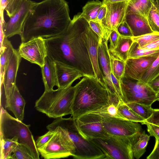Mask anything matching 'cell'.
<instances>
[{
    "instance_id": "f35d334b",
    "label": "cell",
    "mask_w": 159,
    "mask_h": 159,
    "mask_svg": "<svg viewBox=\"0 0 159 159\" xmlns=\"http://www.w3.org/2000/svg\"><path fill=\"white\" fill-rule=\"evenodd\" d=\"M119 35L124 37H133L132 31L129 26L124 20L118 26L116 29Z\"/></svg>"
},
{
    "instance_id": "d6a6232c",
    "label": "cell",
    "mask_w": 159,
    "mask_h": 159,
    "mask_svg": "<svg viewBox=\"0 0 159 159\" xmlns=\"http://www.w3.org/2000/svg\"><path fill=\"white\" fill-rule=\"evenodd\" d=\"M159 53V50H149L140 48L138 43L134 42L129 50L128 59L154 55Z\"/></svg>"
},
{
    "instance_id": "5b68a950",
    "label": "cell",
    "mask_w": 159,
    "mask_h": 159,
    "mask_svg": "<svg viewBox=\"0 0 159 159\" xmlns=\"http://www.w3.org/2000/svg\"><path fill=\"white\" fill-rule=\"evenodd\" d=\"M75 93L74 86L44 91L36 101L35 107L50 118H57L72 114V105Z\"/></svg>"
},
{
    "instance_id": "277c9868",
    "label": "cell",
    "mask_w": 159,
    "mask_h": 159,
    "mask_svg": "<svg viewBox=\"0 0 159 159\" xmlns=\"http://www.w3.org/2000/svg\"><path fill=\"white\" fill-rule=\"evenodd\" d=\"M48 130L57 129L66 138L72 149V157L77 159H103V152L90 140L80 133L72 117L56 118L46 127Z\"/></svg>"
},
{
    "instance_id": "8992f818",
    "label": "cell",
    "mask_w": 159,
    "mask_h": 159,
    "mask_svg": "<svg viewBox=\"0 0 159 159\" xmlns=\"http://www.w3.org/2000/svg\"><path fill=\"white\" fill-rule=\"evenodd\" d=\"M1 109L0 139L16 137L19 143L30 151L34 159H39L40 154L29 128L30 125L12 116L3 107Z\"/></svg>"
},
{
    "instance_id": "f907efd6",
    "label": "cell",
    "mask_w": 159,
    "mask_h": 159,
    "mask_svg": "<svg viewBox=\"0 0 159 159\" xmlns=\"http://www.w3.org/2000/svg\"><path fill=\"white\" fill-rule=\"evenodd\" d=\"M156 78H159V75Z\"/></svg>"
},
{
    "instance_id": "2e32d148",
    "label": "cell",
    "mask_w": 159,
    "mask_h": 159,
    "mask_svg": "<svg viewBox=\"0 0 159 159\" xmlns=\"http://www.w3.org/2000/svg\"><path fill=\"white\" fill-rule=\"evenodd\" d=\"M108 40L102 39L99 41L98 58L103 74L105 88L118 102H121L113 84L111 77V70L109 55Z\"/></svg>"
},
{
    "instance_id": "7c38bea8",
    "label": "cell",
    "mask_w": 159,
    "mask_h": 159,
    "mask_svg": "<svg viewBox=\"0 0 159 159\" xmlns=\"http://www.w3.org/2000/svg\"><path fill=\"white\" fill-rule=\"evenodd\" d=\"M101 116L103 118L104 129L109 135L120 138H128L142 132L141 126L137 122Z\"/></svg>"
},
{
    "instance_id": "9c48e42d",
    "label": "cell",
    "mask_w": 159,
    "mask_h": 159,
    "mask_svg": "<svg viewBox=\"0 0 159 159\" xmlns=\"http://www.w3.org/2000/svg\"><path fill=\"white\" fill-rule=\"evenodd\" d=\"M52 131L54 133L51 138L43 146L37 148L41 157L51 159L72 156V148L65 135L57 129Z\"/></svg>"
},
{
    "instance_id": "60d3db41",
    "label": "cell",
    "mask_w": 159,
    "mask_h": 159,
    "mask_svg": "<svg viewBox=\"0 0 159 159\" xmlns=\"http://www.w3.org/2000/svg\"><path fill=\"white\" fill-rule=\"evenodd\" d=\"M119 36L117 30H114L111 32L108 40L109 42V51H112L115 48L117 44Z\"/></svg>"
},
{
    "instance_id": "4316f807",
    "label": "cell",
    "mask_w": 159,
    "mask_h": 159,
    "mask_svg": "<svg viewBox=\"0 0 159 159\" xmlns=\"http://www.w3.org/2000/svg\"><path fill=\"white\" fill-rule=\"evenodd\" d=\"M111 72L120 84L124 76L125 62L113 55L109 51Z\"/></svg>"
},
{
    "instance_id": "ba28073f",
    "label": "cell",
    "mask_w": 159,
    "mask_h": 159,
    "mask_svg": "<svg viewBox=\"0 0 159 159\" xmlns=\"http://www.w3.org/2000/svg\"><path fill=\"white\" fill-rule=\"evenodd\" d=\"M122 102H135L151 106L156 101V94L148 83L124 76L120 83Z\"/></svg>"
},
{
    "instance_id": "cb8c5ba5",
    "label": "cell",
    "mask_w": 159,
    "mask_h": 159,
    "mask_svg": "<svg viewBox=\"0 0 159 159\" xmlns=\"http://www.w3.org/2000/svg\"><path fill=\"white\" fill-rule=\"evenodd\" d=\"M154 0H130L128 1L126 13H133L147 18Z\"/></svg>"
},
{
    "instance_id": "ab89813d",
    "label": "cell",
    "mask_w": 159,
    "mask_h": 159,
    "mask_svg": "<svg viewBox=\"0 0 159 159\" xmlns=\"http://www.w3.org/2000/svg\"><path fill=\"white\" fill-rule=\"evenodd\" d=\"M54 133V131L48 130L43 135L39 137L35 142L37 148L41 147L48 141L53 136Z\"/></svg>"
},
{
    "instance_id": "d6986e66",
    "label": "cell",
    "mask_w": 159,
    "mask_h": 159,
    "mask_svg": "<svg viewBox=\"0 0 159 159\" xmlns=\"http://www.w3.org/2000/svg\"><path fill=\"white\" fill-rule=\"evenodd\" d=\"M21 58L17 51L15 49L6 68L3 83L5 100L16 85V77Z\"/></svg>"
},
{
    "instance_id": "681fc988",
    "label": "cell",
    "mask_w": 159,
    "mask_h": 159,
    "mask_svg": "<svg viewBox=\"0 0 159 159\" xmlns=\"http://www.w3.org/2000/svg\"><path fill=\"white\" fill-rule=\"evenodd\" d=\"M130 0H103L102 3L105 4L107 3H116L124 1H128Z\"/></svg>"
},
{
    "instance_id": "7dc6e473",
    "label": "cell",
    "mask_w": 159,
    "mask_h": 159,
    "mask_svg": "<svg viewBox=\"0 0 159 159\" xmlns=\"http://www.w3.org/2000/svg\"><path fill=\"white\" fill-rule=\"evenodd\" d=\"M140 48L152 50H159V39L154 41Z\"/></svg>"
},
{
    "instance_id": "836d02e7",
    "label": "cell",
    "mask_w": 159,
    "mask_h": 159,
    "mask_svg": "<svg viewBox=\"0 0 159 159\" xmlns=\"http://www.w3.org/2000/svg\"><path fill=\"white\" fill-rule=\"evenodd\" d=\"M126 104L145 120L149 118L152 113L153 109L151 106H148L135 102H129Z\"/></svg>"
},
{
    "instance_id": "74e56055",
    "label": "cell",
    "mask_w": 159,
    "mask_h": 159,
    "mask_svg": "<svg viewBox=\"0 0 159 159\" xmlns=\"http://www.w3.org/2000/svg\"><path fill=\"white\" fill-rule=\"evenodd\" d=\"M132 38L134 42L137 43L141 48L159 39V33L153 32L137 37H133Z\"/></svg>"
},
{
    "instance_id": "d590c367",
    "label": "cell",
    "mask_w": 159,
    "mask_h": 159,
    "mask_svg": "<svg viewBox=\"0 0 159 159\" xmlns=\"http://www.w3.org/2000/svg\"><path fill=\"white\" fill-rule=\"evenodd\" d=\"M159 75V54L142 77L141 81L148 83Z\"/></svg>"
},
{
    "instance_id": "f6af8a7d",
    "label": "cell",
    "mask_w": 159,
    "mask_h": 159,
    "mask_svg": "<svg viewBox=\"0 0 159 159\" xmlns=\"http://www.w3.org/2000/svg\"><path fill=\"white\" fill-rule=\"evenodd\" d=\"M147 159H159V139H156L153 149L147 157Z\"/></svg>"
},
{
    "instance_id": "c3c4849f",
    "label": "cell",
    "mask_w": 159,
    "mask_h": 159,
    "mask_svg": "<svg viewBox=\"0 0 159 159\" xmlns=\"http://www.w3.org/2000/svg\"><path fill=\"white\" fill-rule=\"evenodd\" d=\"M107 11L106 6L103 4L98 12L96 21L101 23L102 19L105 17Z\"/></svg>"
},
{
    "instance_id": "484cf974",
    "label": "cell",
    "mask_w": 159,
    "mask_h": 159,
    "mask_svg": "<svg viewBox=\"0 0 159 159\" xmlns=\"http://www.w3.org/2000/svg\"><path fill=\"white\" fill-rule=\"evenodd\" d=\"M102 4V2L98 0L88 2L83 7L82 13H79L80 16L88 22L96 21L98 12Z\"/></svg>"
},
{
    "instance_id": "30bf717a",
    "label": "cell",
    "mask_w": 159,
    "mask_h": 159,
    "mask_svg": "<svg viewBox=\"0 0 159 159\" xmlns=\"http://www.w3.org/2000/svg\"><path fill=\"white\" fill-rule=\"evenodd\" d=\"M81 37L89 54L94 71V77L105 88L104 76L100 67L98 58L99 39L92 30L86 20L81 33Z\"/></svg>"
},
{
    "instance_id": "603a6c76",
    "label": "cell",
    "mask_w": 159,
    "mask_h": 159,
    "mask_svg": "<svg viewBox=\"0 0 159 159\" xmlns=\"http://www.w3.org/2000/svg\"><path fill=\"white\" fill-rule=\"evenodd\" d=\"M15 49L7 38L4 37L1 45L0 76L1 85L3 84L6 68Z\"/></svg>"
},
{
    "instance_id": "83f0119b",
    "label": "cell",
    "mask_w": 159,
    "mask_h": 159,
    "mask_svg": "<svg viewBox=\"0 0 159 159\" xmlns=\"http://www.w3.org/2000/svg\"><path fill=\"white\" fill-rule=\"evenodd\" d=\"M0 140V159H11V154L19 143L18 139L14 137L4 139Z\"/></svg>"
},
{
    "instance_id": "1f68e13d",
    "label": "cell",
    "mask_w": 159,
    "mask_h": 159,
    "mask_svg": "<svg viewBox=\"0 0 159 159\" xmlns=\"http://www.w3.org/2000/svg\"><path fill=\"white\" fill-rule=\"evenodd\" d=\"M147 19L153 32L159 33V0H154Z\"/></svg>"
},
{
    "instance_id": "8fae6325",
    "label": "cell",
    "mask_w": 159,
    "mask_h": 159,
    "mask_svg": "<svg viewBox=\"0 0 159 159\" xmlns=\"http://www.w3.org/2000/svg\"><path fill=\"white\" fill-rule=\"evenodd\" d=\"M128 1L104 4L106 6L107 11L105 17L101 21L102 39L108 40L111 32L116 30L120 24L125 20Z\"/></svg>"
},
{
    "instance_id": "f546056e",
    "label": "cell",
    "mask_w": 159,
    "mask_h": 159,
    "mask_svg": "<svg viewBox=\"0 0 159 159\" xmlns=\"http://www.w3.org/2000/svg\"><path fill=\"white\" fill-rule=\"evenodd\" d=\"M25 0H1V10L2 13V21H4L3 12L5 10L7 15L10 18L12 17L20 7Z\"/></svg>"
},
{
    "instance_id": "6da1fadb",
    "label": "cell",
    "mask_w": 159,
    "mask_h": 159,
    "mask_svg": "<svg viewBox=\"0 0 159 159\" xmlns=\"http://www.w3.org/2000/svg\"><path fill=\"white\" fill-rule=\"evenodd\" d=\"M71 20L65 0L33 1L20 35L21 43L35 38L46 39L61 34L66 30Z\"/></svg>"
},
{
    "instance_id": "44dd1931",
    "label": "cell",
    "mask_w": 159,
    "mask_h": 159,
    "mask_svg": "<svg viewBox=\"0 0 159 159\" xmlns=\"http://www.w3.org/2000/svg\"><path fill=\"white\" fill-rule=\"evenodd\" d=\"M25 105V101L16 85L9 97L5 100V107L13 113L16 118L22 121Z\"/></svg>"
},
{
    "instance_id": "bcb514c9",
    "label": "cell",
    "mask_w": 159,
    "mask_h": 159,
    "mask_svg": "<svg viewBox=\"0 0 159 159\" xmlns=\"http://www.w3.org/2000/svg\"><path fill=\"white\" fill-rule=\"evenodd\" d=\"M148 84L156 94V101H159V78H156Z\"/></svg>"
},
{
    "instance_id": "4fadbf2b",
    "label": "cell",
    "mask_w": 159,
    "mask_h": 159,
    "mask_svg": "<svg viewBox=\"0 0 159 159\" xmlns=\"http://www.w3.org/2000/svg\"><path fill=\"white\" fill-rule=\"evenodd\" d=\"M17 51L21 58L40 67L44 65L48 56L45 40L40 37L21 43Z\"/></svg>"
},
{
    "instance_id": "ffe728a7",
    "label": "cell",
    "mask_w": 159,
    "mask_h": 159,
    "mask_svg": "<svg viewBox=\"0 0 159 159\" xmlns=\"http://www.w3.org/2000/svg\"><path fill=\"white\" fill-rule=\"evenodd\" d=\"M125 20L132 31L133 37H135L153 32L147 18L133 13H127Z\"/></svg>"
},
{
    "instance_id": "4dcf8cb0",
    "label": "cell",
    "mask_w": 159,
    "mask_h": 159,
    "mask_svg": "<svg viewBox=\"0 0 159 159\" xmlns=\"http://www.w3.org/2000/svg\"><path fill=\"white\" fill-rule=\"evenodd\" d=\"M118 110L125 119L135 122L142 124L145 120L137 114L126 104L122 102H119L117 103Z\"/></svg>"
},
{
    "instance_id": "b9f144b4",
    "label": "cell",
    "mask_w": 159,
    "mask_h": 159,
    "mask_svg": "<svg viewBox=\"0 0 159 159\" xmlns=\"http://www.w3.org/2000/svg\"><path fill=\"white\" fill-rule=\"evenodd\" d=\"M89 23L93 31L98 35L99 41L103 39V30L101 23L96 21L90 20Z\"/></svg>"
},
{
    "instance_id": "e0dca14e",
    "label": "cell",
    "mask_w": 159,
    "mask_h": 159,
    "mask_svg": "<svg viewBox=\"0 0 159 159\" xmlns=\"http://www.w3.org/2000/svg\"><path fill=\"white\" fill-rule=\"evenodd\" d=\"M159 54L128 59L125 62L124 76L140 81Z\"/></svg>"
},
{
    "instance_id": "ee69618b",
    "label": "cell",
    "mask_w": 159,
    "mask_h": 159,
    "mask_svg": "<svg viewBox=\"0 0 159 159\" xmlns=\"http://www.w3.org/2000/svg\"><path fill=\"white\" fill-rule=\"evenodd\" d=\"M143 124L147 126V130L150 136L154 137L156 139H159V126L149 123H144Z\"/></svg>"
},
{
    "instance_id": "7402d4cb",
    "label": "cell",
    "mask_w": 159,
    "mask_h": 159,
    "mask_svg": "<svg viewBox=\"0 0 159 159\" xmlns=\"http://www.w3.org/2000/svg\"><path fill=\"white\" fill-rule=\"evenodd\" d=\"M45 91L53 90L54 86L58 87L55 61L47 56L44 65L41 67Z\"/></svg>"
},
{
    "instance_id": "f1b7e54d",
    "label": "cell",
    "mask_w": 159,
    "mask_h": 159,
    "mask_svg": "<svg viewBox=\"0 0 159 159\" xmlns=\"http://www.w3.org/2000/svg\"><path fill=\"white\" fill-rule=\"evenodd\" d=\"M150 137V136L146 134L145 131L141 133L139 139L132 146L134 157L139 159L144 154Z\"/></svg>"
},
{
    "instance_id": "7bdbcfd3",
    "label": "cell",
    "mask_w": 159,
    "mask_h": 159,
    "mask_svg": "<svg viewBox=\"0 0 159 159\" xmlns=\"http://www.w3.org/2000/svg\"><path fill=\"white\" fill-rule=\"evenodd\" d=\"M144 123H149L159 126V109H152V113L151 116L146 120Z\"/></svg>"
},
{
    "instance_id": "7a4b0ae2",
    "label": "cell",
    "mask_w": 159,
    "mask_h": 159,
    "mask_svg": "<svg viewBox=\"0 0 159 159\" xmlns=\"http://www.w3.org/2000/svg\"><path fill=\"white\" fill-rule=\"evenodd\" d=\"M86 20L79 13L74 16L64 33L44 39L50 58L77 68L85 76L95 78L89 54L81 37Z\"/></svg>"
},
{
    "instance_id": "3957f363",
    "label": "cell",
    "mask_w": 159,
    "mask_h": 159,
    "mask_svg": "<svg viewBox=\"0 0 159 159\" xmlns=\"http://www.w3.org/2000/svg\"><path fill=\"white\" fill-rule=\"evenodd\" d=\"M75 95L71 116L76 120L81 116L93 113L112 103H118L94 77L84 76L74 86Z\"/></svg>"
},
{
    "instance_id": "8d00e7d4",
    "label": "cell",
    "mask_w": 159,
    "mask_h": 159,
    "mask_svg": "<svg viewBox=\"0 0 159 159\" xmlns=\"http://www.w3.org/2000/svg\"><path fill=\"white\" fill-rule=\"evenodd\" d=\"M11 159H34L31 152L24 145L18 143L13 151Z\"/></svg>"
},
{
    "instance_id": "5bb4252c",
    "label": "cell",
    "mask_w": 159,
    "mask_h": 159,
    "mask_svg": "<svg viewBox=\"0 0 159 159\" xmlns=\"http://www.w3.org/2000/svg\"><path fill=\"white\" fill-rule=\"evenodd\" d=\"M102 121L101 116L94 113L83 115L75 120L80 132L88 139L105 138L109 135L104 129Z\"/></svg>"
},
{
    "instance_id": "d4e9b609",
    "label": "cell",
    "mask_w": 159,
    "mask_h": 159,
    "mask_svg": "<svg viewBox=\"0 0 159 159\" xmlns=\"http://www.w3.org/2000/svg\"><path fill=\"white\" fill-rule=\"evenodd\" d=\"M133 42L132 37L120 35L115 48L112 51H109L114 56L125 62L128 59L129 50Z\"/></svg>"
},
{
    "instance_id": "ac0fdd59",
    "label": "cell",
    "mask_w": 159,
    "mask_h": 159,
    "mask_svg": "<svg viewBox=\"0 0 159 159\" xmlns=\"http://www.w3.org/2000/svg\"><path fill=\"white\" fill-rule=\"evenodd\" d=\"M58 88L63 89L71 85L76 80L85 75L77 68L57 61H55Z\"/></svg>"
},
{
    "instance_id": "e575fe53",
    "label": "cell",
    "mask_w": 159,
    "mask_h": 159,
    "mask_svg": "<svg viewBox=\"0 0 159 159\" xmlns=\"http://www.w3.org/2000/svg\"><path fill=\"white\" fill-rule=\"evenodd\" d=\"M117 103H112L108 106L93 113L101 116L125 119L120 113L117 107Z\"/></svg>"
},
{
    "instance_id": "52a82bcc",
    "label": "cell",
    "mask_w": 159,
    "mask_h": 159,
    "mask_svg": "<svg viewBox=\"0 0 159 159\" xmlns=\"http://www.w3.org/2000/svg\"><path fill=\"white\" fill-rule=\"evenodd\" d=\"M141 133L128 138L109 135L105 138L89 139L103 152L106 156L105 159H133L132 146L139 139Z\"/></svg>"
},
{
    "instance_id": "9a60e30c",
    "label": "cell",
    "mask_w": 159,
    "mask_h": 159,
    "mask_svg": "<svg viewBox=\"0 0 159 159\" xmlns=\"http://www.w3.org/2000/svg\"><path fill=\"white\" fill-rule=\"evenodd\" d=\"M33 1L25 0L14 15L7 22L1 24L5 37L9 38L21 33L23 25Z\"/></svg>"
}]
</instances>
